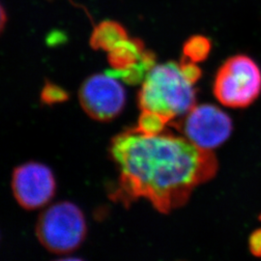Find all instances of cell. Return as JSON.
Wrapping results in <instances>:
<instances>
[{
    "instance_id": "cell-6",
    "label": "cell",
    "mask_w": 261,
    "mask_h": 261,
    "mask_svg": "<svg viewBox=\"0 0 261 261\" xmlns=\"http://www.w3.org/2000/svg\"><path fill=\"white\" fill-rule=\"evenodd\" d=\"M80 102L91 118L99 121H109L122 112L125 102V89L114 76L91 75L81 86Z\"/></svg>"
},
{
    "instance_id": "cell-11",
    "label": "cell",
    "mask_w": 261,
    "mask_h": 261,
    "mask_svg": "<svg viewBox=\"0 0 261 261\" xmlns=\"http://www.w3.org/2000/svg\"><path fill=\"white\" fill-rule=\"evenodd\" d=\"M67 99V93L60 87L47 84L42 92V100L47 103H58Z\"/></svg>"
},
{
    "instance_id": "cell-9",
    "label": "cell",
    "mask_w": 261,
    "mask_h": 261,
    "mask_svg": "<svg viewBox=\"0 0 261 261\" xmlns=\"http://www.w3.org/2000/svg\"><path fill=\"white\" fill-rule=\"evenodd\" d=\"M211 50V42L208 38L196 35L187 40L184 45V58L195 63L205 60Z\"/></svg>"
},
{
    "instance_id": "cell-15",
    "label": "cell",
    "mask_w": 261,
    "mask_h": 261,
    "mask_svg": "<svg viewBox=\"0 0 261 261\" xmlns=\"http://www.w3.org/2000/svg\"><path fill=\"white\" fill-rule=\"evenodd\" d=\"M260 220H261V217H260Z\"/></svg>"
},
{
    "instance_id": "cell-3",
    "label": "cell",
    "mask_w": 261,
    "mask_h": 261,
    "mask_svg": "<svg viewBox=\"0 0 261 261\" xmlns=\"http://www.w3.org/2000/svg\"><path fill=\"white\" fill-rule=\"evenodd\" d=\"M87 233L86 220L77 206L57 202L40 215L36 236L47 251L63 254L74 252L84 243Z\"/></svg>"
},
{
    "instance_id": "cell-12",
    "label": "cell",
    "mask_w": 261,
    "mask_h": 261,
    "mask_svg": "<svg viewBox=\"0 0 261 261\" xmlns=\"http://www.w3.org/2000/svg\"><path fill=\"white\" fill-rule=\"evenodd\" d=\"M180 67H181L183 74L192 84H196V82L200 79L201 70L195 62L188 60L186 58H183L180 63Z\"/></svg>"
},
{
    "instance_id": "cell-4",
    "label": "cell",
    "mask_w": 261,
    "mask_h": 261,
    "mask_svg": "<svg viewBox=\"0 0 261 261\" xmlns=\"http://www.w3.org/2000/svg\"><path fill=\"white\" fill-rule=\"evenodd\" d=\"M213 90L217 100L225 107L247 108L260 95V69L249 56H232L219 69Z\"/></svg>"
},
{
    "instance_id": "cell-13",
    "label": "cell",
    "mask_w": 261,
    "mask_h": 261,
    "mask_svg": "<svg viewBox=\"0 0 261 261\" xmlns=\"http://www.w3.org/2000/svg\"><path fill=\"white\" fill-rule=\"evenodd\" d=\"M250 244L252 252L256 255H261V229L252 235Z\"/></svg>"
},
{
    "instance_id": "cell-14",
    "label": "cell",
    "mask_w": 261,
    "mask_h": 261,
    "mask_svg": "<svg viewBox=\"0 0 261 261\" xmlns=\"http://www.w3.org/2000/svg\"><path fill=\"white\" fill-rule=\"evenodd\" d=\"M55 261H83L79 258H74V257H69V258H62V259H57Z\"/></svg>"
},
{
    "instance_id": "cell-5",
    "label": "cell",
    "mask_w": 261,
    "mask_h": 261,
    "mask_svg": "<svg viewBox=\"0 0 261 261\" xmlns=\"http://www.w3.org/2000/svg\"><path fill=\"white\" fill-rule=\"evenodd\" d=\"M182 132L187 140L200 149L212 151L230 137L233 129L230 117L214 105L195 106L186 114Z\"/></svg>"
},
{
    "instance_id": "cell-2",
    "label": "cell",
    "mask_w": 261,
    "mask_h": 261,
    "mask_svg": "<svg viewBox=\"0 0 261 261\" xmlns=\"http://www.w3.org/2000/svg\"><path fill=\"white\" fill-rule=\"evenodd\" d=\"M141 112L157 113L168 122L187 114L196 103V91L180 64L155 65L145 76L139 96Z\"/></svg>"
},
{
    "instance_id": "cell-7",
    "label": "cell",
    "mask_w": 261,
    "mask_h": 261,
    "mask_svg": "<svg viewBox=\"0 0 261 261\" xmlns=\"http://www.w3.org/2000/svg\"><path fill=\"white\" fill-rule=\"evenodd\" d=\"M12 190L19 205L35 210L46 205L55 196L56 178L47 166L31 162L14 170Z\"/></svg>"
},
{
    "instance_id": "cell-10",
    "label": "cell",
    "mask_w": 261,
    "mask_h": 261,
    "mask_svg": "<svg viewBox=\"0 0 261 261\" xmlns=\"http://www.w3.org/2000/svg\"><path fill=\"white\" fill-rule=\"evenodd\" d=\"M168 123L163 116L157 113L150 112H141L139 125L136 130H139L144 135H158L163 133L164 127Z\"/></svg>"
},
{
    "instance_id": "cell-8",
    "label": "cell",
    "mask_w": 261,
    "mask_h": 261,
    "mask_svg": "<svg viewBox=\"0 0 261 261\" xmlns=\"http://www.w3.org/2000/svg\"><path fill=\"white\" fill-rule=\"evenodd\" d=\"M127 39V33L120 24L113 21H103L95 28L91 44L95 48H103L111 51Z\"/></svg>"
},
{
    "instance_id": "cell-1",
    "label": "cell",
    "mask_w": 261,
    "mask_h": 261,
    "mask_svg": "<svg viewBox=\"0 0 261 261\" xmlns=\"http://www.w3.org/2000/svg\"><path fill=\"white\" fill-rule=\"evenodd\" d=\"M111 154L120 170L114 200L128 204L145 198L161 213L184 205L195 188L214 177L218 170L212 151L163 133L124 132L112 140Z\"/></svg>"
}]
</instances>
